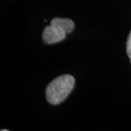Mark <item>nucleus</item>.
Segmentation results:
<instances>
[{
	"instance_id": "obj_1",
	"label": "nucleus",
	"mask_w": 131,
	"mask_h": 131,
	"mask_svg": "<svg viewBox=\"0 0 131 131\" xmlns=\"http://www.w3.org/2000/svg\"><path fill=\"white\" fill-rule=\"evenodd\" d=\"M74 84L75 79L71 75L58 77L47 85L45 91L47 101L52 105L62 103L71 93Z\"/></svg>"
},
{
	"instance_id": "obj_2",
	"label": "nucleus",
	"mask_w": 131,
	"mask_h": 131,
	"mask_svg": "<svg viewBox=\"0 0 131 131\" xmlns=\"http://www.w3.org/2000/svg\"><path fill=\"white\" fill-rule=\"evenodd\" d=\"M66 35L67 34L61 28L50 24L43 31L42 40L45 44L52 45L63 41L66 37Z\"/></svg>"
},
{
	"instance_id": "obj_3",
	"label": "nucleus",
	"mask_w": 131,
	"mask_h": 131,
	"mask_svg": "<svg viewBox=\"0 0 131 131\" xmlns=\"http://www.w3.org/2000/svg\"><path fill=\"white\" fill-rule=\"evenodd\" d=\"M50 24L55 26L58 28H61L67 34L73 31L74 28V23L73 20L69 18H55L51 20Z\"/></svg>"
},
{
	"instance_id": "obj_4",
	"label": "nucleus",
	"mask_w": 131,
	"mask_h": 131,
	"mask_svg": "<svg viewBox=\"0 0 131 131\" xmlns=\"http://www.w3.org/2000/svg\"><path fill=\"white\" fill-rule=\"evenodd\" d=\"M126 50H127V54L130 58V61L131 63V31L127 37V44H126Z\"/></svg>"
}]
</instances>
